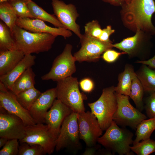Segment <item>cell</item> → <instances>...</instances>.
Returning <instances> with one entry per match:
<instances>
[{"label": "cell", "mask_w": 155, "mask_h": 155, "mask_svg": "<svg viewBox=\"0 0 155 155\" xmlns=\"http://www.w3.org/2000/svg\"><path fill=\"white\" fill-rule=\"evenodd\" d=\"M79 85L82 91L86 93L91 92L94 88V82L89 78H86L81 80L79 82Z\"/></svg>", "instance_id": "obj_37"}, {"label": "cell", "mask_w": 155, "mask_h": 155, "mask_svg": "<svg viewBox=\"0 0 155 155\" xmlns=\"http://www.w3.org/2000/svg\"><path fill=\"white\" fill-rule=\"evenodd\" d=\"M73 111L60 100L56 99L45 117V123L52 133L58 138L61 125Z\"/></svg>", "instance_id": "obj_16"}, {"label": "cell", "mask_w": 155, "mask_h": 155, "mask_svg": "<svg viewBox=\"0 0 155 155\" xmlns=\"http://www.w3.org/2000/svg\"><path fill=\"white\" fill-rule=\"evenodd\" d=\"M54 14L66 29L73 32L80 38L82 36L80 26L76 23L79 14L71 3L66 4L60 0H51Z\"/></svg>", "instance_id": "obj_12"}, {"label": "cell", "mask_w": 155, "mask_h": 155, "mask_svg": "<svg viewBox=\"0 0 155 155\" xmlns=\"http://www.w3.org/2000/svg\"><path fill=\"white\" fill-rule=\"evenodd\" d=\"M35 76L32 67L28 68L16 80L10 91L16 95L34 87Z\"/></svg>", "instance_id": "obj_23"}, {"label": "cell", "mask_w": 155, "mask_h": 155, "mask_svg": "<svg viewBox=\"0 0 155 155\" xmlns=\"http://www.w3.org/2000/svg\"><path fill=\"white\" fill-rule=\"evenodd\" d=\"M18 17L8 1L0 3V18L11 30Z\"/></svg>", "instance_id": "obj_29"}, {"label": "cell", "mask_w": 155, "mask_h": 155, "mask_svg": "<svg viewBox=\"0 0 155 155\" xmlns=\"http://www.w3.org/2000/svg\"><path fill=\"white\" fill-rule=\"evenodd\" d=\"M9 140L7 138L4 137H0V148L3 146Z\"/></svg>", "instance_id": "obj_42"}, {"label": "cell", "mask_w": 155, "mask_h": 155, "mask_svg": "<svg viewBox=\"0 0 155 155\" xmlns=\"http://www.w3.org/2000/svg\"><path fill=\"white\" fill-rule=\"evenodd\" d=\"M142 32L137 31L133 36L124 39L119 43L113 44V47L125 53L130 57L139 58L142 41Z\"/></svg>", "instance_id": "obj_20"}, {"label": "cell", "mask_w": 155, "mask_h": 155, "mask_svg": "<svg viewBox=\"0 0 155 155\" xmlns=\"http://www.w3.org/2000/svg\"><path fill=\"white\" fill-rule=\"evenodd\" d=\"M124 54L126 53L123 52H119L111 49L104 52L102 57L106 62L112 63L116 61L121 55Z\"/></svg>", "instance_id": "obj_36"}, {"label": "cell", "mask_w": 155, "mask_h": 155, "mask_svg": "<svg viewBox=\"0 0 155 155\" xmlns=\"http://www.w3.org/2000/svg\"><path fill=\"white\" fill-rule=\"evenodd\" d=\"M144 92L143 86L135 73L132 80L129 96L134 102L137 108L140 111L144 108L143 99Z\"/></svg>", "instance_id": "obj_27"}, {"label": "cell", "mask_w": 155, "mask_h": 155, "mask_svg": "<svg viewBox=\"0 0 155 155\" xmlns=\"http://www.w3.org/2000/svg\"><path fill=\"white\" fill-rule=\"evenodd\" d=\"M115 88V86H112L103 89L97 100L88 104L103 131L106 130L111 125L117 109V102Z\"/></svg>", "instance_id": "obj_3"}, {"label": "cell", "mask_w": 155, "mask_h": 155, "mask_svg": "<svg viewBox=\"0 0 155 155\" xmlns=\"http://www.w3.org/2000/svg\"><path fill=\"white\" fill-rule=\"evenodd\" d=\"M142 64L135 72L141 83L144 92L149 93L155 92V69Z\"/></svg>", "instance_id": "obj_22"}, {"label": "cell", "mask_w": 155, "mask_h": 155, "mask_svg": "<svg viewBox=\"0 0 155 155\" xmlns=\"http://www.w3.org/2000/svg\"><path fill=\"white\" fill-rule=\"evenodd\" d=\"M16 49L25 55L47 52L52 47L57 36L48 33L33 32L16 24L11 30Z\"/></svg>", "instance_id": "obj_2"}, {"label": "cell", "mask_w": 155, "mask_h": 155, "mask_svg": "<svg viewBox=\"0 0 155 155\" xmlns=\"http://www.w3.org/2000/svg\"><path fill=\"white\" fill-rule=\"evenodd\" d=\"M133 133L120 128L113 121L97 142L104 147L119 155H130L131 145L133 144Z\"/></svg>", "instance_id": "obj_4"}, {"label": "cell", "mask_w": 155, "mask_h": 155, "mask_svg": "<svg viewBox=\"0 0 155 155\" xmlns=\"http://www.w3.org/2000/svg\"><path fill=\"white\" fill-rule=\"evenodd\" d=\"M25 55L23 52L18 49L0 51V76L11 71Z\"/></svg>", "instance_id": "obj_19"}, {"label": "cell", "mask_w": 155, "mask_h": 155, "mask_svg": "<svg viewBox=\"0 0 155 155\" xmlns=\"http://www.w3.org/2000/svg\"><path fill=\"white\" fill-rule=\"evenodd\" d=\"M8 2L13 7L18 18H34L25 0H14Z\"/></svg>", "instance_id": "obj_31"}, {"label": "cell", "mask_w": 155, "mask_h": 155, "mask_svg": "<svg viewBox=\"0 0 155 155\" xmlns=\"http://www.w3.org/2000/svg\"><path fill=\"white\" fill-rule=\"evenodd\" d=\"M41 93L34 87L16 96L21 105L29 111Z\"/></svg>", "instance_id": "obj_28"}, {"label": "cell", "mask_w": 155, "mask_h": 155, "mask_svg": "<svg viewBox=\"0 0 155 155\" xmlns=\"http://www.w3.org/2000/svg\"><path fill=\"white\" fill-rule=\"evenodd\" d=\"M115 32V30L112 29L111 26H108L105 28L102 29L101 34L98 39L102 42H112L109 39V38L110 35Z\"/></svg>", "instance_id": "obj_38"}, {"label": "cell", "mask_w": 155, "mask_h": 155, "mask_svg": "<svg viewBox=\"0 0 155 155\" xmlns=\"http://www.w3.org/2000/svg\"><path fill=\"white\" fill-rule=\"evenodd\" d=\"M0 107L9 113L20 118L26 126L36 123L29 111L21 105L16 95L7 88L0 91Z\"/></svg>", "instance_id": "obj_14"}, {"label": "cell", "mask_w": 155, "mask_h": 155, "mask_svg": "<svg viewBox=\"0 0 155 155\" xmlns=\"http://www.w3.org/2000/svg\"><path fill=\"white\" fill-rule=\"evenodd\" d=\"M28 7L34 18L49 22L55 27L64 28L54 14L46 12L32 0H25Z\"/></svg>", "instance_id": "obj_24"}, {"label": "cell", "mask_w": 155, "mask_h": 155, "mask_svg": "<svg viewBox=\"0 0 155 155\" xmlns=\"http://www.w3.org/2000/svg\"><path fill=\"white\" fill-rule=\"evenodd\" d=\"M55 88L57 99L73 112L77 113L85 112L84 101L87 97L80 91L77 78L71 76L61 80L57 82Z\"/></svg>", "instance_id": "obj_5"}, {"label": "cell", "mask_w": 155, "mask_h": 155, "mask_svg": "<svg viewBox=\"0 0 155 155\" xmlns=\"http://www.w3.org/2000/svg\"><path fill=\"white\" fill-rule=\"evenodd\" d=\"M26 131L25 137L19 141L20 142L38 144L44 148L47 154L53 153L57 138L52 133L47 125L41 123L26 126Z\"/></svg>", "instance_id": "obj_8"}, {"label": "cell", "mask_w": 155, "mask_h": 155, "mask_svg": "<svg viewBox=\"0 0 155 155\" xmlns=\"http://www.w3.org/2000/svg\"><path fill=\"white\" fill-rule=\"evenodd\" d=\"M116 94L117 106L113 121L118 125L136 129L142 121L146 119V116L132 106L129 96L116 93Z\"/></svg>", "instance_id": "obj_7"}, {"label": "cell", "mask_w": 155, "mask_h": 155, "mask_svg": "<svg viewBox=\"0 0 155 155\" xmlns=\"http://www.w3.org/2000/svg\"><path fill=\"white\" fill-rule=\"evenodd\" d=\"M135 63L146 65L151 68L155 69V55L151 58L144 61L138 60Z\"/></svg>", "instance_id": "obj_39"}, {"label": "cell", "mask_w": 155, "mask_h": 155, "mask_svg": "<svg viewBox=\"0 0 155 155\" xmlns=\"http://www.w3.org/2000/svg\"><path fill=\"white\" fill-rule=\"evenodd\" d=\"M78 117V113L73 112L63 121L57 140L55 149L57 151L65 148H80Z\"/></svg>", "instance_id": "obj_10"}, {"label": "cell", "mask_w": 155, "mask_h": 155, "mask_svg": "<svg viewBox=\"0 0 155 155\" xmlns=\"http://www.w3.org/2000/svg\"><path fill=\"white\" fill-rule=\"evenodd\" d=\"M18 140H9L0 151V155H17L19 153Z\"/></svg>", "instance_id": "obj_34"}, {"label": "cell", "mask_w": 155, "mask_h": 155, "mask_svg": "<svg viewBox=\"0 0 155 155\" xmlns=\"http://www.w3.org/2000/svg\"><path fill=\"white\" fill-rule=\"evenodd\" d=\"M145 108L146 114L149 118L155 117V92L150 93L146 100Z\"/></svg>", "instance_id": "obj_35"}, {"label": "cell", "mask_w": 155, "mask_h": 155, "mask_svg": "<svg viewBox=\"0 0 155 155\" xmlns=\"http://www.w3.org/2000/svg\"><path fill=\"white\" fill-rule=\"evenodd\" d=\"M135 74L133 66L126 64L123 71L119 74L118 83L115 88L116 93L129 96L132 80Z\"/></svg>", "instance_id": "obj_21"}, {"label": "cell", "mask_w": 155, "mask_h": 155, "mask_svg": "<svg viewBox=\"0 0 155 155\" xmlns=\"http://www.w3.org/2000/svg\"><path fill=\"white\" fill-rule=\"evenodd\" d=\"M13 0H0V3L4 2L13 1Z\"/></svg>", "instance_id": "obj_43"}, {"label": "cell", "mask_w": 155, "mask_h": 155, "mask_svg": "<svg viewBox=\"0 0 155 155\" xmlns=\"http://www.w3.org/2000/svg\"><path fill=\"white\" fill-rule=\"evenodd\" d=\"M114 6H122L128 3L130 0H101Z\"/></svg>", "instance_id": "obj_40"}, {"label": "cell", "mask_w": 155, "mask_h": 155, "mask_svg": "<svg viewBox=\"0 0 155 155\" xmlns=\"http://www.w3.org/2000/svg\"><path fill=\"white\" fill-rule=\"evenodd\" d=\"M56 98L55 88L41 93L29 111L36 123H45L46 115Z\"/></svg>", "instance_id": "obj_17"}, {"label": "cell", "mask_w": 155, "mask_h": 155, "mask_svg": "<svg viewBox=\"0 0 155 155\" xmlns=\"http://www.w3.org/2000/svg\"><path fill=\"white\" fill-rule=\"evenodd\" d=\"M36 58V56L31 54L25 55L22 60L11 71L0 76V82L10 90L16 80L27 69L34 65Z\"/></svg>", "instance_id": "obj_18"}, {"label": "cell", "mask_w": 155, "mask_h": 155, "mask_svg": "<svg viewBox=\"0 0 155 155\" xmlns=\"http://www.w3.org/2000/svg\"><path fill=\"white\" fill-rule=\"evenodd\" d=\"M80 39L81 48L73 55L76 61L80 62L98 61L104 52L113 47L112 42H102L85 34Z\"/></svg>", "instance_id": "obj_9"}, {"label": "cell", "mask_w": 155, "mask_h": 155, "mask_svg": "<svg viewBox=\"0 0 155 155\" xmlns=\"http://www.w3.org/2000/svg\"><path fill=\"white\" fill-rule=\"evenodd\" d=\"M16 49L15 42L10 28L0 21V51Z\"/></svg>", "instance_id": "obj_26"}, {"label": "cell", "mask_w": 155, "mask_h": 155, "mask_svg": "<svg viewBox=\"0 0 155 155\" xmlns=\"http://www.w3.org/2000/svg\"><path fill=\"white\" fill-rule=\"evenodd\" d=\"M84 28V34L89 36L98 39L101 34L102 29L97 20L88 22Z\"/></svg>", "instance_id": "obj_33"}, {"label": "cell", "mask_w": 155, "mask_h": 155, "mask_svg": "<svg viewBox=\"0 0 155 155\" xmlns=\"http://www.w3.org/2000/svg\"><path fill=\"white\" fill-rule=\"evenodd\" d=\"M121 7L122 19L129 28L136 32L140 30L155 34V27L152 21L155 12L154 0H130Z\"/></svg>", "instance_id": "obj_1"}, {"label": "cell", "mask_w": 155, "mask_h": 155, "mask_svg": "<svg viewBox=\"0 0 155 155\" xmlns=\"http://www.w3.org/2000/svg\"><path fill=\"white\" fill-rule=\"evenodd\" d=\"M87 147L84 152L83 153V155H94L96 152V148L94 146Z\"/></svg>", "instance_id": "obj_41"}, {"label": "cell", "mask_w": 155, "mask_h": 155, "mask_svg": "<svg viewBox=\"0 0 155 155\" xmlns=\"http://www.w3.org/2000/svg\"><path fill=\"white\" fill-rule=\"evenodd\" d=\"M133 144L131 150L138 155H148L155 152V141L150 138Z\"/></svg>", "instance_id": "obj_30"}, {"label": "cell", "mask_w": 155, "mask_h": 155, "mask_svg": "<svg viewBox=\"0 0 155 155\" xmlns=\"http://www.w3.org/2000/svg\"><path fill=\"white\" fill-rule=\"evenodd\" d=\"M72 48L70 44L65 45L62 53L54 60L49 72L41 77L42 80L57 82L72 76L76 71V61L71 53Z\"/></svg>", "instance_id": "obj_6"}, {"label": "cell", "mask_w": 155, "mask_h": 155, "mask_svg": "<svg viewBox=\"0 0 155 155\" xmlns=\"http://www.w3.org/2000/svg\"><path fill=\"white\" fill-rule=\"evenodd\" d=\"M26 126L19 117L0 110V137L20 140L26 135Z\"/></svg>", "instance_id": "obj_13"}, {"label": "cell", "mask_w": 155, "mask_h": 155, "mask_svg": "<svg viewBox=\"0 0 155 155\" xmlns=\"http://www.w3.org/2000/svg\"><path fill=\"white\" fill-rule=\"evenodd\" d=\"M136 129V137L133 140V143L150 138L155 130V117L142 120L138 124Z\"/></svg>", "instance_id": "obj_25"}, {"label": "cell", "mask_w": 155, "mask_h": 155, "mask_svg": "<svg viewBox=\"0 0 155 155\" xmlns=\"http://www.w3.org/2000/svg\"><path fill=\"white\" fill-rule=\"evenodd\" d=\"M78 121L80 139L87 147L95 146L103 131L96 117L91 111L78 113Z\"/></svg>", "instance_id": "obj_11"}, {"label": "cell", "mask_w": 155, "mask_h": 155, "mask_svg": "<svg viewBox=\"0 0 155 155\" xmlns=\"http://www.w3.org/2000/svg\"><path fill=\"white\" fill-rule=\"evenodd\" d=\"M16 24L28 31L36 33H48L65 39L72 36L71 32L64 28L52 27L47 25L44 21L37 18H18Z\"/></svg>", "instance_id": "obj_15"}, {"label": "cell", "mask_w": 155, "mask_h": 155, "mask_svg": "<svg viewBox=\"0 0 155 155\" xmlns=\"http://www.w3.org/2000/svg\"><path fill=\"white\" fill-rule=\"evenodd\" d=\"M20 143L18 155H43L47 154L44 148L39 145Z\"/></svg>", "instance_id": "obj_32"}]
</instances>
